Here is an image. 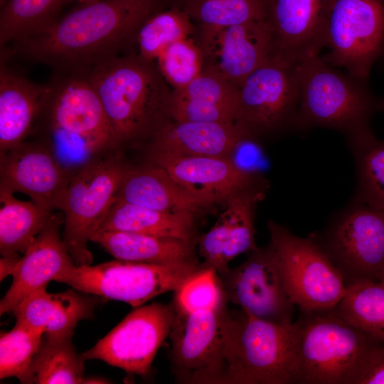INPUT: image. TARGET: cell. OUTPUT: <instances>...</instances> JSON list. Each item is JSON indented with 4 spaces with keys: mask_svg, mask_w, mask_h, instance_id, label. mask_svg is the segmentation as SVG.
<instances>
[{
    "mask_svg": "<svg viewBox=\"0 0 384 384\" xmlns=\"http://www.w3.org/2000/svg\"><path fill=\"white\" fill-rule=\"evenodd\" d=\"M356 169L352 199L384 210V141L369 129L346 139Z\"/></svg>",
    "mask_w": 384,
    "mask_h": 384,
    "instance_id": "f1b7e54d",
    "label": "cell"
},
{
    "mask_svg": "<svg viewBox=\"0 0 384 384\" xmlns=\"http://www.w3.org/2000/svg\"><path fill=\"white\" fill-rule=\"evenodd\" d=\"M81 72L97 91L120 149L150 139L169 119L166 107L172 88L156 61L131 52Z\"/></svg>",
    "mask_w": 384,
    "mask_h": 384,
    "instance_id": "7a4b0ae2",
    "label": "cell"
},
{
    "mask_svg": "<svg viewBox=\"0 0 384 384\" xmlns=\"http://www.w3.org/2000/svg\"><path fill=\"white\" fill-rule=\"evenodd\" d=\"M260 138L248 132L236 146L231 159L245 171L262 174L267 166Z\"/></svg>",
    "mask_w": 384,
    "mask_h": 384,
    "instance_id": "60d3db41",
    "label": "cell"
},
{
    "mask_svg": "<svg viewBox=\"0 0 384 384\" xmlns=\"http://www.w3.org/2000/svg\"><path fill=\"white\" fill-rule=\"evenodd\" d=\"M156 63L172 89L186 86L204 68L201 50L191 37L170 44L159 55Z\"/></svg>",
    "mask_w": 384,
    "mask_h": 384,
    "instance_id": "8d00e7d4",
    "label": "cell"
},
{
    "mask_svg": "<svg viewBox=\"0 0 384 384\" xmlns=\"http://www.w3.org/2000/svg\"><path fill=\"white\" fill-rule=\"evenodd\" d=\"M248 132L238 124L169 119L149 139L148 150L177 156L231 157Z\"/></svg>",
    "mask_w": 384,
    "mask_h": 384,
    "instance_id": "7402d4cb",
    "label": "cell"
},
{
    "mask_svg": "<svg viewBox=\"0 0 384 384\" xmlns=\"http://www.w3.org/2000/svg\"><path fill=\"white\" fill-rule=\"evenodd\" d=\"M116 201L159 210L197 213L208 206L178 184L163 169L148 164L127 169Z\"/></svg>",
    "mask_w": 384,
    "mask_h": 384,
    "instance_id": "cb8c5ba5",
    "label": "cell"
},
{
    "mask_svg": "<svg viewBox=\"0 0 384 384\" xmlns=\"http://www.w3.org/2000/svg\"><path fill=\"white\" fill-rule=\"evenodd\" d=\"M78 1L80 2H81V3H83V4H89V3L98 1H100V0H78Z\"/></svg>",
    "mask_w": 384,
    "mask_h": 384,
    "instance_id": "f6af8a7d",
    "label": "cell"
},
{
    "mask_svg": "<svg viewBox=\"0 0 384 384\" xmlns=\"http://www.w3.org/2000/svg\"><path fill=\"white\" fill-rule=\"evenodd\" d=\"M247 254L238 266L217 273L228 302L264 321L292 323L295 305L285 289L274 249L269 243Z\"/></svg>",
    "mask_w": 384,
    "mask_h": 384,
    "instance_id": "5bb4252c",
    "label": "cell"
},
{
    "mask_svg": "<svg viewBox=\"0 0 384 384\" xmlns=\"http://www.w3.org/2000/svg\"><path fill=\"white\" fill-rule=\"evenodd\" d=\"M147 161L207 206L243 190L267 184L262 174L240 169L231 157L177 156L148 150Z\"/></svg>",
    "mask_w": 384,
    "mask_h": 384,
    "instance_id": "ac0fdd59",
    "label": "cell"
},
{
    "mask_svg": "<svg viewBox=\"0 0 384 384\" xmlns=\"http://www.w3.org/2000/svg\"><path fill=\"white\" fill-rule=\"evenodd\" d=\"M334 309L358 329L384 341L383 282L363 279L348 284Z\"/></svg>",
    "mask_w": 384,
    "mask_h": 384,
    "instance_id": "f546056e",
    "label": "cell"
},
{
    "mask_svg": "<svg viewBox=\"0 0 384 384\" xmlns=\"http://www.w3.org/2000/svg\"><path fill=\"white\" fill-rule=\"evenodd\" d=\"M175 318L172 302H154L134 308L105 336L81 353L86 360H100L130 374L146 376Z\"/></svg>",
    "mask_w": 384,
    "mask_h": 384,
    "instance_id": "4fadbf2b",
    "label": "cell"
},
{
    "mask_svg": "<svg viewBox=\"0 0 384 384\" xmlns=\"http://www.w3.org/2000/svg\"><path fill=\"white\" fill-rule=\"evenodd\" d=\"M0 253L1 257L24 253L42 230L54 211L32 201L16 198L13 193L0 189Z\"/></svg>",
    "mask_w": 384,
    "mask_h": 384,
    "instance_id": "4316f807",
    "label": "cell"
},
{
    "mask_svg": "<svg viewBox=\"0 0 384 384\" xmlns=\"http://www.w3.org/2000/svg\"><path fill=\"white\" fill-rule=\"evenodd\" d=\"M270 244L287 294L302 312L334 309L346 290L344 279L310 234L299 237L274 220L267 222Z\"/></svg>",
    "mask_w": 384,
    "mask_h": 384,
    "instance_id": "ba28073f",
    "label": "cell"
},
{
    "mask_svg": "<svg viewBox=\"0 0 384 384\" xmlns=\"http://www.w3.org/2000/svg\"><path fill=\"white\" fill-rule=\"evenodd\" d=\"M164 0H100L84 4L16 44L18 52L65 73L131 53L138 31Z\"/></svg>",
    "mask_w": 384,
    "mask_h": 384,
    "instance_id": "6da1fadb",
    "label": "cell"
},
{
    "mask_svg": "<svg viewBox=\"0 0 384 384\" xmlns=\"http://www.w3.org/2000/svg\"><path fill=\"white\" fill-rule=\"evenodd\" d=\"M47 287L26 296L13 309L16 321L43 334H73L78 322L94 318L102 297L79 293L75 289L49 293Z\"/></svg>",
    "mask_w": 384,
    "mask_h": 384,
    "instance_id": "44dd1931",
    "label": "cell"
},
{
    "mask_svg": "<svg viewBox=\"0 0 384 384\" xmlns=\"http://www.w3.org/2000/svg\"><path fill=\"white\" fill-rule=\"evenodd\" d=\"M119 151L91 160L68 183L60 210L64 216L62 237L77 266L91 265L92 255L87 243L116 201L129 167Z\"/></svg>",
    "mask_w": 384,
    "mask_h": 384,
    "instance_id": "52a82bcc",
    "label": "cell"
},
{
    "mask_svg": "<svg viewBox=\"0 0 384 384\" xmlns=\"http://www.w3.org/2000/svg\"><path fill=\"white\" fill-rule=\"evenodd\" d=\"M182 9L201 28H222L265 18L261 0H186Z\"/></svg>",
    "mask_w": 384,
    "mask_h": 384,
    "instance_id": "836d02e7",
    "label": "cell"
},
{
    "mask_svg": "<svg viewBox=\"0 0 384 384\" xmlns=\"http://www.w3.org/2000/svg\"><path fill=\"white\" fill-rule=\"evenodd\" d=\"M195 215L191 211H164L115 201L98 230L198 241Z\"/></svg>",
    "mask_w": 384,
    "mask_h": 384,
    "instance_id": "484cf974",
    "label": "cell"
},
{
    "mask_svg": "<svg viewBox=\"0 0 384 384\" xmlns=\"http://www.w3.org/2000/svg\"><path fill=\"white\" fill-rule=\"evenodd\" d=\"M43 334L16 321L0 336V378L14 377L28 384L30 368Z\"/></svg>",
    "mask_w": 384,
    "mask_h": 384,
    "instance_id": "e575fe53",
    "label": "cell"
},
{
    "mask_svg": "<svg viewBox=\"0 0 384 384\" xmlns=\"http://www.w3.org/2000/svg\"><path fill=\"white\" fill-rule=\"evenodd\" d=\"M381 109L382 112H384V98H382Z\"/></svg>",
    "mask_w": 384,
    "mask_h": 384,
    "instance_id": "bcb514c9",
    "label": "cell"
},
{
    "mask_svg": "<svg viewBox=\"0 0 384 384\" xmlns=\"http://www.w3.org/2000/svg\"><path fill=\"white\" fill-rule=\"evenodd\" d=\"M205 267L203 263L166 265L116 259L96 265H75L56 282L136 308L161 294L175 292Z\"/></svg>",
    "mask_w": 384,
    "mask_h": 384,
    "instance_id": "9c48e42d",
    "label": "cell"
},
{
    "mask_svg": "<svg viewBox=\"0 0 384 384\" xmlns=\"http://www.w3.org/2000/svg\"><path fill=\"white\" fill-rule=\"evenodd\" d=\"M196 31L192 20L181 9L159 11L149 17L139 28L135 53L149 61H156L170 44L191 37Z\"/></svg>",
    "mask_w": 384,
    "mask_h": 384,
    "instance_id": "1f68e13d",
    "label": "cell"
},
{
    "mask_svg": "<svg viewBox=\"0 0 384 384\" xmlns=\"http://www.w3.org/2000/svg\"><path fill=\"white\" fill-rule=\"evenodd\" d=\"M63 222V215L53 213L20 257L12 283L0 302L1 315L11 313L29 293L47 287L75 266L60 235Z\"/></svg>",
    "mask_w": 384,
    "mask_h": 384,
    "instance_id": "ffe728a7",
    "label": "cell"
},
{
    "mask_svg": "<svg viewBox=\"0 0 384 384\" xmlns=\"http://www.w3.org/2000/svg\"><path fill=\"white\" fill-rule=\"evenodd\" d=\"M52 83L41 116L45 132L39 139L73 176L91 160L120 149L102 102L83 72Z\"/></svg>",
    "mask_w": 384,
    "mask_h": 384,
    "instance_id": "3957f363",
    "label": "cell"
},
{
    "mask_svg": "<svg viewBox=\"0 0 384 384\" xmlns=\"http://www.w3.org/2000/svg\"><path fill=\"white\" fill-rule=\"evenodd\" d=\"M166 112L169 119L176 122L238 124L235 107L196 102L177 97L171 92Z\"/></svg>",
    "mask_w": 384,
    "mask_h": 384,
    "instance_id": "f35d334b",
    "label": "cell"
},
{
    "mask_svg": "<svg viewBox=\"0 0 384 384\" xmlns=\"http://www.w3.org/2000/svg\"><path fill=\"white\" fill-rule=\"evenodd\" d=\"M324 32L329 51L322 58L368 80L384 53V0H329Z\"/></svg>",
    "mask_w": 384,
    "mask_h": 384,
    "instance_id": "7c38bea8",
    "label": "cell"
},
{
    "mask_svg": "<svg viewBox=\"0 0 384 384\" xmlns=\"http://www.w3.org/2000/svg\"><path fill=\"white\" fill-rule=\"evenodd\" d=\"M380 281L384 283V271H383V274L381 276V278H380Z\"/></svg>",
    "mask_w": 384,
    "mask_h": 384,
    "instance_id": "c3c4849f",
    "label": "cell"
},
{
    "mask_svg": "<svg viewBox=\"0 0 384 384\" xmlns=\"http://www.w3.org/2000/svg\"><path fill=\"white\" fill-rule=\"evenodd\" d=\"M196 42L204 58L203 70L214 72L237 88L255 70L274 55L265 19L222 28H198Z\"/></svg>",
    "mask_w": 384,
    "mask_h": 384,
    "instance_id": "2e32d148",
    "label": "cell"
},
{
    "mask_svg": "<svg viewBox=\"0 0 384 384\" xmlns=\"http://www.w3.org/2000/svg\"><path fill=\"white\" fill-rule=\"evenodd\" d=\"M267 184L239 191L225 201L229 212V239L225 255L227 265L242 253L257 247L255 242V218L258 203L265 196Z\"/></svg>",
    "mask_w": 384,
    "mask_h": 384,
    "instance_id": "d6a6232c",
    "label": "cell"
},
{
    "mask_svg": "<svg viewBox=\"0 0 384 384\" xmlns=\"http://www.w3.org/2000/svg\"><path fill=\"white\" fill-rule=\"evenodd\" d=\"M90 241L117 260L166 265L200 263L197 241L113 230H98Z\"/></svg>",
    "mask_w": 384,
    "mask_h": 384,
    "instance_id": "d4e9b609",
    "label": "cell"
},
{
    "mask_svg": "<svg viewBox=\"0 0 384 384\" xmlns=\"http://www.w3.org/2000/svg\"><path fill=\"white\" fill-rule=\"evenodd\" d=\"M63 0H7L0 15V46L17 44L37 34L55 20Z\"/></svg>",
    "mask_w": 384,
    "mask_h": 384,
    "instance_id": "4dcf8cb0",
    "label": "cell"
},
{
    "mask_svg": "<svg viewBox=\"0 0 384 384\" xmlns=\"http://www.w3.org/2000/svg\"><path fill=\"white\" fill-rule=\"evenodd\" d=\"M343 276L346 285L380 281L384 271V210L351 199L320 233H311Z\"/></svg>",
    "mask_w": 384,
    "mask_h": 384,
    "instance_id": "30bf717a",
    "label": "cell"
},
{
    "mask_svg": "<svg viewBox=\"0 0 384 384\" xmlns=\"http://www.w3.org/2000/svg\"><path fill=\"white\" fill-rule=\"evenodd\" d=\"M298 70L297 132L327 128L348 139L372 129V119L382 112V98L368 80L339 72L319 54L299 61Z\"/></svg>",
    "mask_w": 384,
    "mask_h": 384,
    "instance_id": "5b68a950",
    "label": "cell"
},
{
    "mask_svg": "<svg viewBox=\"0 0 384 384\" xmlns=\"http://www.w3.org/2000/svg\"><path fill=\"white\" fill-rule=\"evenodd\" d=\"M228 304L218 310H175L169 338L171 371L178 383L219 384L223 369L222 323ZM175 309V308H174Z\"/></svg>",
    "mask_w": 384,
    "mask_h": 384,
    "instance_id": "9a60e30c",
    "label": "cell"
},
{
    "mask_svg": "<svg viewBox=\"0 0 384 384\" xmlns=\"http://www.w3.org/2000/svg\"><path fill=\"white\" fill-rule=\"evenodd\" d=\"M297 383L355 384L383 341L349 323L334 309L302 312Z\"/></svg>",
    "mask_w": 384,
    "mask_h": 384,
    "instance_id": "8992f818",
    "label": "cell"
},
{
    "mask_svg": "<svg viewBox=\"0 0 384 384\" xmlns=\"http://www.w3.org/2000/svg\"><path fill=\"white\" fill-rule=\"evenodd\" d=\"M7 0H0L1 6H2Z\"/></svg>",
    "mask_w": 384,
    "mask_h": 384,
    "instance_id": "7dc6e473",
    "label": "cell"
},
{
    "mask_svg": "<svg viewBox=\"0 0 384 384\" xmlns=\"http://www.w3.org/2000/svg\"><path fill=\"white\" fill-rule=\"evenodd\" d=\"M52 85L31 82L6 67L0 69V154L20 144L31 134L48 102Z\"/></svg>",
    "mask_w": 384,
    "mask_h": 384,
    "instance_id": "603a6c76",
    "label": "cell"
},
{
    "mask_svg": "<svg viewBox=\"0 0 384 384\" xmlns=\"http://www.w3.org/2000/svg\"><path fill=\"white\" fill-rule=\"evenodd\" d=\"M107 383L105 379L98 378H84L82 383Z\"/></svg>",
    "mask_w": 384,
    "mask_h": 384,
    "instance_id": "ee69618b",
    "label": "cell"
},
{
    "mask_svg": "<svg viewBox=\"0 0 384 384\" xmlns=\"http://www.w3.org/2000/svg\"><path fill=\"white\" fill-rule=\"evenodd\" d=\"M355 384H384V341L371 352Z\"/></svg>",
    "mask_w": 384,
    "mask_h": 384,
    "instance_id": "b9f144b4",
    "label": "cell"
},
{
    "mask_svg": "<svg viewBox=\"0 0 384 384\" xmlns=\"http://www.w3.org/2000/svg\"><path fill=\"white\" fill-rule=\"evenodd\" d=\"M379 60H382V61L383 63V65H384V53H383V54L382 55V56L380 57V58Z\"/></svg>",
    "mask_w": 384,
    "mask_h": 384,
    "instance_id": "681fc988",
    "label": "cell"
},
{
    "mask_svg": "<svg viewBox=\"0 0 384 384\" xmlns=\"http://www.w3.org/2000/svg\"><path fill=\"white\" fill-rule=\"evenodd\" d=\"M298 63L273 55L238 87L237 123L260 138L297 132Z\"/></svg>",
    "mask_w": 384,
    "mask_h": 384,
    "instance_id": "8fae6325",
    "label": "cell"
},
{
    "mask_svg": "<svg viewBox=\"0 0 384 384\" xmlns=\"http://www.w3.org/2000/svg\"><path fill=\"white\" fill-rule=\"evenodd\" d=\"M171 302L182 313L218 310L228 304L216 271L205 267L175 292Z\"/></svg>",
    "mask_w": 384,
    "mask_h": 384,
    "instance_id": "d590c367",
    "label": "cell"
},
{
    "mask_svg": "<svg viewBox=\"0 0 384 384\" xmlns=\"http://www.w3.org/2000/svg\"><path fill=\"white\" fill-rule=\"evenodd\" d=\"M171 94L196 102L233 106L238 110V88L220 75L207 70L186 86L172 89Z\"/></svg>",
    "mask_w": 384,
    "mask_h": 384,
    "instance_id": "74e56055",
    "label": "cell"
},
{
    "mask_svg": "<svg viewBox=\"0 0 384 384\" xmlns=\"http://www.w3.org/2000/svg\"><path fill=\"white\" fill-rule=\"evenodd\" d=\"M71 178L40 139L0 154V189L27 195L48 210H61Z\"/></svg>",
    "mask_w": 384,
    "mask_h": 384,
    "instance_id": "e0dca14e",
    "label": "cell"
},
{
    "mask_svg": "<svg viewBox=\"0 0 384 384\" xmlns=\"http://www.w3.org/2000/svg\"><path fill=\"white\" fill-rule=\"evenodd\" d=\"M73 335H43L30 368L28 384L83 383L85 360L76 352Z\"/></svg>",
    "mask_w": 384,
    "mask_h": 384,
    "instance_id": "83f0119b",
    "label": "cell"
},
{
    "mask_svg": "<svg viewBox=\"0 0 384 384\" xmlns=\"http://www.w3.org/2000/svg\"><path fill=\"white\" fill-rule=\"evenodd\" d=\"M274 55L294 63L319 54L325 47L329 0H261Z\"/></svg>",
    "mask_w": 384,
    "mask_h": 384,
    "instance_id": "d6986e66",
    "label": "cell"
},
{
    "mask_svg": "<svg viewBox=\"0 0 384 384\" xmlns=\"http://www.w3.org/2000/svg\"><path fill=\"white\" fill-rule=\"evenodd\" d=\"M219 384L297 383L299 321L277 324L247 311L225 310Z\"/></svg>",
    "mask_w": 384,
    "mask_h": 384,
    "instance_id": "277c9868",
    "label": "cell"
},
{
    "mask_svg": "<svg viewBox=\"0 0 384 384\" xmlns=\"http://www.w3.org/2000/svg\"><path fill=\"white\" fill-rule=\"evenodd\" d=\"M229 212L225 208L218 216L213 226L198 236V253L203 259V265L212 268L218 274L227 271L225 255L229 239Z\"/></svg>",
    "mask_w": 384,
    "mask_h": 384,
    "instance_id": "ab89813d",
    "label": "cell"
},
{
    "mask_svg": "<svg viewBox=\"0 0 384 384\" xmlns=\"http://www.w3.org/2000/svg\"><path fill=\"white\" fill-rule=\"evenodd\" d=\"M20 257L16 256L1 257L0 259V280L12 275L17 267Z\"/></svg>",
    "mask_w": 384,
    "mask_h": 384,
    "instance_id": "7bdbcfd3",
    "label": "cell"
}]
</instances>
